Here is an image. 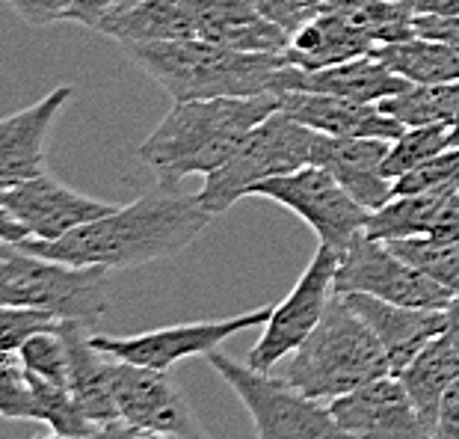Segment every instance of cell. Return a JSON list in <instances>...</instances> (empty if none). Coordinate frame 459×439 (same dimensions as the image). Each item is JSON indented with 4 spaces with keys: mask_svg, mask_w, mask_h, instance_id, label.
<instances>
[{
    "mask_svg": "<svg viewBox=\"0 0 459 439\" xmlns=\"http://www.w3.org/2000/svg\"><path fill=\"white\" fill-rule=\"evenodd\" d=\"M213 217L199 197L158 190L131 205L107 211L104 217L68 232L60 241H22L36 256L81 268L131 270L175 259L196 241Z\"/></svg>",
    "mask_w": 459,
    "mask_h": 439,
    "instance_id": "1",
    "label": "cell"
},
{
    "mask_svg": "<svg viewBox=\"0 0 459 439\" xmlns=\"http://www.w3.org/2000/svg\"><path fill=\"white\" fill-rule=\"evenodd\" d=\"M276 110L279 95L273 92L252 99L175 101L136 154L163 190H175L190 175H208L222 167L243 136Z\"/></svg>",
    "mask_w": 459,
    "mask_h": 439,
    "instance_id": "2",
    "label": "cell"
},
{
    "mask_svg": "<svg viewBox=\"0 0 459 439\" xmlns=\"http://www.w3.org/2000/svg\"><path fill=\"white\" fill-rule=\"evenodd\" d=\"M143 75H149L172 101L204 99H252L270 92L285 68V54H247L211 45L204 39L178 42L122 45Z\"/></svg>",
    "mask_w": 459,
    "mask_h": 439,
    "instance_id": "3",
    "label": "cell"
},
{
    "mask_svg": "<svg viewBox=\"0 0 459 439\" xmlns=\"http://www.w3.org/2000/svg\"><path fill=\"white\" fill-rule=\"evenodd\" d=\"M383 374H392L383 345L341 294H332L324 318L281 372L302 395L326 404Z\"/></svg>",
    "mask_w": 459,
    "mask_h": 439,
    "instance_id": "4",
    "label": "cell"
},
{
    "mask_svg": "<svg viewBox=\"0 0 459 439\" xmlns=\"http://www.w3.org/2000/svg\"><path fill=\"white\" fill-rule=\"evenodd\" d=\"M107 268H81L0 241V303L95 327L110 309Z\"/></svg>",
    "mask_w": 459,
    "mask_h": 439,
    "instance_id": "5",
    "label": "cell"
},
{
    "mask_svg": "<svg viewBox=\"0 0 459 439\" xmlns=\"http://www.w3.org/2000/svg\"><path fill=\"white\" fill-rule=\"evenodd\" d=\"M311 143H315V131L281 110L270 113L243 136L222 167L204 175L199 202L211 217H220L243 197H255L258 184L311 163Z\"/></svg>",
    "mask_w": 459,
    "mask_h": 439,
    "instance_id": "6",
    "label": "cell"
},
{
    "mask_svg": "<svg viewBox=\"0 0 459 439\" xmlns=\"http://www.w3.org/2000/svg\"><path fill=\"white\" fill-rule=\"evenodd\" d=\"M208 363L247 407L255 439H353L335 422L326 401L302 395L285 377L240 365L222 350H211Z\"/></svg>",
    "mask_w": 459,
    "mask_h": 439,
    "instance_id": "7",
    "label": "cell"
},
{
    "mask_svg": "<svg viewBox=\"0 0 459 439\" xmlns=\"http://www.w3.org/2000/svg\"><path fill=\"white\" fill-rule=\"evenodd\" d=\"M335 294H368L412 309H445L454 300L451 291L429 279L412 261L397 256L385 241L370 238L365 229L341 252Z\"/></svg>",
    "mask_w": 459,
    "mask_h": 439,
    "instance_id": "8",
    "label": "cell"
},
{
    "mask_svg": "<svg viewBox=\"0 0 459 439\" xmlns=\"http://www.w3.org/2000/svg\"><path fill=\"white\" fill-rule=\"evenodd\" d=\"M255 197L273 199L281 208L294 211L306 226L315 229L324 247L332 252H344L353 238L365 229L370 211L359 205L341 184L317 163H306L297 172L279 175L258 184Z\"/></svg>",
    "mask_w": 459,
    "mask_h": 439,
    "instance_id": "9",
    "label": "cell"
},
{
    "mask_svg": "<svg viewBox=\"0 0 459 439\" xmlns=\"http://www.w3.org/2000/svg\"><path fill=\"white\" fill-rule=\"evenodd\" d=\"M273 306H261L243 315L222 318V320H190V324H172L160 329H149V333L136 336H95L92 345L101 354L122 359V363L158 368V372H169L172 365L184 363L190 356H208L211 350H217L222 341L231 336L247 333L267 324Z\"/></svg>",
    "mask_w": 459,
    "mask_h": 439,
    "instance_id": "10",
    "label": "cell"
},
{
    "mask_svg": "<svg viewBox=\"0 0 459 439\" xmlns=\"http://www.w3.org/2000/svg\"><path fill=\"white\" fill-rule=\"evenodd\" d=\"M335 270L338 252L320 243L311 265L302 270L297 285L281 303L273 306L267 324H264L261 338L252 345L247 365L255 372H273L279 363L294 354V350L308 338L317 320L324 318V309L335 294Z\"/></svg>",
    "mask_w": 459,
    "mask_h": 439,
    "instance_id": "11",
    "label": "cell"
},
{
    "mask_svg": "<svg viewBox=\"0 0 459 439\" xmlns=\"http://www.w3.org/2000/svg\"><path fill=\"white\" fill-rule=\"evenodd\" d=\"M113 359V356H110ZM113 401L125 425L143 434H172L181 439H211L184 401L169 372L113 359Z\"/></svg>",
    "mask_w": 459,
    "mask_h": 439,
    "instance_id": "12",
    "label": "cell"
},
{
    "mask_svg": "<svg viewBox=\"0 0 459 439\" xmlns=\"http://www.w3.org/2000/svg\"><path fill=\"white\" fill-rule=\"evenodd\" d=\"M329 409L353 439H433L397 374H383L335 398Z\"/></svg>",
    "mask_w": 459,
    "mask_h": 439,
    "instance_id": "13",
    "label": "cell"
},
{
    "mask_svg": "<svg viewBox=\"0 0 459 439\" xmlns=\"http://www.w3.org/2000/svg\"><path fill=\"white\" fill-rule=\"evenodd\" d=\"M0 205L30 232L33 241H60L68 232L113 211V205L83 197V193L65 188L63 181L51 179L48 172L4 188Z\"/></svg>",
    "mask_w": 459,
    "mask_h": 439,
    "instance_id": "14",
    "label": "cell"
},
{
    "mask_svg": "<svg viewBox=\"0 0 459 439\" xmlns=\"http://www.w3.org/2000/svg\"><path fill=\"white\" fill-rule=\"evenodd\" d=\"M388 143L379 136H326L315 134L311 163L332 172L341 188L368 211H377L394 197V181L383 175Z\"/></svg>",
    "mask_w": 459,
    "mask_h": 439,
    "instance_id": "15",
    "label": "cell"
},
{
    "mask_svg": "<svg viewBox=\"0 0 459 439\" xmlns=\"http://www.w3.org/2000/svg\"><path fill=\"white\" fill-rule=\"evenodd\" d=\"M412 83L394 75L392 68L383 66L374 54L353 57V60L317 68V72H302V68L285 66L273 81L270 92H317V95H338V99L361 101V104H379L385 99H394Z\"/></svg>",
    "mask_w": 459,
    "mask_h": 439,
    "instance_id": "16",
    "label": "cell"
},
{
    "mask_svg": "<svg viewBox=\"0 0 459 439\" xmlns=\"http://www.w3.org/2000/svg\"><path fill=\"white\" fill-rule=\"evenodd\" d=\"M68 99L72 86L63 83L36 104L0 119V181L15 184L48 172V134Z\"/></svg>",
    "mask_w": 459,
    "mask_h": 439,
    "instance_id": "17",
    "label": "cell"
},
{
    "mask_svg": "<svg viewBox=\"0 0 459 439\" xmlns=\"http://www.w3.org/2000/svg\"><path fill=\"white\" fill-rule=\"evenodd\" d=\"M341 297L374 329V336L379 338V345H383L388 356V372L392 374L403 372L429 341L442 336L445 329V309L397 306L368 294H341Z\"/></svg>",
    "mask_w": 459,
    "mask_h": 439,
    "instance_id": "18",
    "label": "cell"
},
{
    "mask_svg": "<svg viewBox=\"0 0 459 439\" xmlns=\"http://www.w3.org/2000/svg\"><path fill=\"white\" fill-rule=\"evenodd\" d=\"M279 110L308 131L326 136H379L394 140L403 125L379 110V104H361L338 95L317 92H279Z\"/></svg>",
    "mask_w": 459,
    "mask_h": 439,
    "instance_id": "19",
    "label": "cell"
},
{
    "mask_svg": "<svg viewBox=\"0 0 459 439\" xmlns=\"http://www.w3.org/2000/svg\"><path fill=\"white\" fill-rule=\"evenodd\" d=\"M196 36L247 54H285L290 42V36L261 13L255 0H199Z\"/></svg>",
    "mask_w": 459,
    "mask_h": 439,
    "instance_id": "20",
    "label": "cell"
},
{
    "mask_svg": "<svg viewBox=\"0 0 459 439\" xmlns=\"http://www.w3.org/2000/svg\"><path fill=\"white\" fill-rule=\"evenodd\" d=\"M56 329H60L68 350V389H72L77 407L95 425L122 422L113 401V359L92 345V327L74 324V320H60Z\"/></svg>",
    "mask_w": 459,
    "mask_h": 439,
    "instance_id": "21",
    "label": "cell"
},
{
    "mask_svg": "<svg viewBox=\"0 0 459 439\" xmlns=\"http://www.w3.org/2000/svg\"><path fill=\"white\" fill-rule=\"evenodd\" d=\"M199 0H140L128 9L110 13L99 24V33L116 39L119 45L145 42H178L196 39Z\"/></svg>",
    "mask_w": 459,
    "mask_h": 439,
    "instance_id": "22",
    "label": "cell"
},
{
    "mask_svg": "<svg viewBox=\"0 0 459 439\" xmlns=\"http://www.w3.org/2000/svg\"><path fill=\"white\" fill-rule=\"evenodd\" d=\"M365 54H374V45L359 31H353L344 18L332 13V9L315 4V15L290 36V42L285 48V63L302 68V72H317V68L353 60V57H365Z\"/></svg>",
    "mask_w": 459,
    "mask_h": 439,
    "instance_id": "23",
    "label": "cell"
},
{
    "mask_svg": "<svg viewBox=\"0 0 459 439\" xmlns=\"http://www.w3.org/2000/svg\"><path fill=\"white\" fill-rule=\"evenodd\" d=\"M397 377L409 398H412V404L418 407L427 427L433 431L445 392L459 380V350L451 345V338L445 333L436 336Z\"/></svg>",
    "mask_w": 459,
    "mask_h": 439,
    "instance_id": "24",
    "label": "cell"
},
{
    "mask_svg": "<svg viewBox=\"0 0 459 439\" xmlns=\"http://www.w3.org/2000/svg\"><path fill=\"white\" fill-rule=\"evenodd\" d=\"M459 184H442V188L424 190V193H403V197H392L383 208L370 211V217L365 223V232L377 241H403V238H427L433 235L436 220L442 214V205L447 199V193Z\"/></svg>",
    "mask_w": 459,
    "mask_h": 439,
    "instance_id": "25",
    "label": "cell"
},
{
    "mask_svg": "<svg viewBox=\"0 0 459 439\" xmlns=\"http://www.w3.org/2000/svg\"><path fill=\"white\" fill-rule=\"evenodd\" d=\"M374 57L412 86L459 81V54H454L447 45L433 42V39H424L418 33L403 39V42L377 45Z\"/></svg>",
    "mask_w": 459,
    "mask_h": 439,
    "instance_id": "26",
    "label": "cell"
},
{
    "mask_svg": "<svg viewBox=\"0 0 459 439\" xmlns=\"http://www.w3.org/2000/svg\"><path fill=\"white\" fill-rule=\"evenodd\" d=\"M317 6L341 15L374 48L415 36L412 0H400V4H388V0H317Z\"/></svg>",
    "mask_w": 459,
    "mask_h": 439,
    "instance_id": "27",
    "label": "cell"
},
{
    "mask_svg": "<svg viewBox=\"0 0 459 439\" xmlns=\"http://www.w3.org/2000/svg\"><path fill=\"white\" fill-rule=\"evenodd\" d=\"M379 110L397 119L403 128L412 125H451L459 116V81L436 86H409L394 99L379 101Z\"/></svg>",
    "mask_w": 459,
    "mask_h": 439,
    "instance_id": "28",
    "label": "cell"
},
{
    "mask_svg": "<svg viewBox=\"0 0 459 439\" xmlns=\"http://www.w3.org/2000/svg\"><path fill=\"white\" fill-rule=\"evenodd\" d=\"M33 389V404H36V422H45L54 434H68V436H86L95 434L104 425H95L92 418L77 407L72 389L54 380H42L27 374Z\"/></svg>",
    "mask_w": 459,
    "mask_h": 439,
    "instance_id": "29",
    "label": "cell"
},
{
    "mask_svg": "<svg viewBox=\"0 0 459 439\" xmlns=\"http://www.w3.org/2000/svg\"><path fill=\"white\" fill-rule=\"evenodd\" d=\"M451 149V128L447 125H412L388 143V154L383 161V175L397 181L400 175L412 172L424 161L436 158L438 152Z\"/></svg>",
    "mask_w": 459,
    "mask_h": 439,
    "instance_id": "30",
    "label": "cell"
},
{
    "mask_svg": "<svg viewBox=\"0 0 459 439\" xmlns=\"http://www.w3.org/2000/svg\"><path fill=\"white\" fill-rule=\"evenodd\" d=\"M397 256L412 261L418 270H424L429 279L459 297V241L438 238H403L388 243Z\"/></svg>",
    "mask_w": 459,
    "mask_h": 439,
    "instance_id": "31",
    "label": "cell"
},
{
    "mask_svg": "<svg viewBox=\"0 0 459 439\" xmlns=\"http://www.w3.org/2000/svg\"><path fill=\"white\" fill-rule=\"evenodd\" d=\"M18 356H22V365L27 374L68 386V350L56 327L42 329V333L27 338L22 350H18Z\"/></svg>",
    "mask_w": 459,
    "mask_h": 439,
    "instance_id": "32",
    "label": "cell"
},
{
    "mask_svg": "<svg viewBox=\"0 0 459 439\" xmlns=\"http://www.w3.org/2000/svg\"><path fill=\"white\" fill-rule=\"evenodd\" d=\"M0 418H30L36 422L33 389L18 354H0Z\"/></svg>",
    "mask_w": 459,
    "mask_h": 439,
    "instance_id": "33",
    "label": "cell"
},
{
    "mask_svg": "<svg viewBox=\"0 0 459 439\" xmlns=\"http://www.w3.org/2000/svg\"><path fill=\"white\" fill-rule=\"evenodd\" d=\"M459 179V145L438 152L436 158L424 161L421 167H415L412 172L400 175L394 181V197H403V193H424L433 188H442V184H451Z\"/></svg>",
    "mask_w": 459,
    "mask_h": 439,
    "instance_id": "34",
    "label": "cell"
},
{
    "mask_svg": "<svg viewBox=\"0 0 459 439\" xmlns=\"http://www.w3.org/2000/svg\"><path fill=\"white\" fill-rule=\"evenodd\" d=\"M56 324L60 320H54L45 312L0 303V354H18L27 338L42 333V329H54Z\"/></svg>",
    "mask_w": 459,
    "mask_h": 439,
    "instance_id": "35",
    "label": "cell"
},
{
    "mask_svg": "<svg viewBox=\"0 0 459 439\" xmlns=\"http://www.w3.org/2000/svg\"><path fill=\"white\" fill-rule=\"evenodd\" d=\"M4 4L30 27H48L56 22H65L68 9H72L77 0H4Z\"/></svg>",
    "mask_w": 459,
    "mask_h": 439,
    "instance_id": "36",
    "label": "cell"
},
{
    "mask_svg": "<svg viewBox=\"0 0 459 439\" xmlns=\"http://www.w3.org/2000/svg\"><path fill=\"white\" fill-rule=\"evenodd\" d=\"M258 9L270 18L273 24H279L288 36H294L302 24L315 15V0H255Z\"/></svg>",
    "mask_w": 459,
    "mask_h": 439,
    "instance_id": "37",
    "label": "cell"
},
{
    "mask_svg": "<svg viewBox=\"0 0 459 439\" xmlns=\"http://www.w3.org/2000/svg\"><path fill=\"white\" fill-rule=\"evenodd\" d=\"M415 33L433 42H442L459 54V13L456 15H433V13H418L415 15Z\"/></svg>",
    "mask_w": 459,
    "mask_h": 439,
    "instance_id": "38",
    "label": "cell"
},
{
    "mask_svg": "<svg viewBox=\"0 0 459 439\" xmlns=\"http://www.w3.org/2000/svg\"><path fill=\"white\" fill-rule=\"evenodd\" d=\"M433 439H459V380L447 389L438 407Z\"/></svg>",
    "mask_w": 459,
    "mask_h": 439,
    "instance_id": "39",
    "label": "cell"
},
{
    "mask_svg": "<svg viewBox=\"0 0 459 439\" xmlns=\"http://www.w3.org/2000/svg\"><path fill=\"white\" fill-rule=\"evenodd\" d=\"M116 4H119V0H77V4L68 9L65 22H74L81 27H90V31H99V24L113 13Z\"/></svg>",
    "mask_w": 459,
    "mask_h": 439,
    "instance_id": "40",
    "label": "cell"
},
{
    "mask_svg": "<svg viewBox=\"0 0 459 439\" xmlns=\"http://www.w3.org/2000/svg\"><path fill=\"white\" fill-rule=\"evenodd\" d=\"M136 427L125 425V422H113V425H104L99 427L95 434H86V436H68V434H45V436H33V439H125L128 434H134Z\"/></svg>",
    "mask_w": 459,
    "mask_h": 439,
    "instance_id": "41",
    "label": "cell"
},
{
    "mask_svg": "<svg viewBox=\"0 0 459 439\" xmlns=\"http://www.w3.org/2000/svg\"><path fill=\"white\" fill-rule=\"evenodd\" d=\"M30 238V232H27L22 223H18L13 214H9L4 205H0V241H6V243H22Z\"/></svg>",
    "mask_w": 459,
    "mask_h": 439,
    "instance_id": "42",
    "label": "cell"
},
{
    "mask_svg": "<svg viewBox=\"0 0 459 439\" xmlns=\"http://www.w3.org/2000/svg\"><path fill=\"white\" fill-rule=\"evenodd\" d=\"M415 15L418 13H433V15H456L459 0H412Z\"/></svg>",
    "mask_w": 459,
    "mask_h": 439,
    "instance_id": "43",
    "label": "cell"
},
{
    "mask_svg": "<svg viewBox=\"0 0 459 439\" xmlns=\"http://www.w3.org/2000/svg\"><path fill=\"white\" fill-rule=\"evenodd\" d=\"M442 333L451 338V345L459 350V297H454L451 303L445 306V329Z\"/></svg>",
    "mask_w": 459,
    "mask_h": 439,
    "instance_id": "44",
    "label": "cell"
},
{
    "mask_svg": "<svg viewBox=\"0 0 459 439\" xmlns=\"http://www.w3.org/2000/svg\"><path fill=\"white\" fill-rule=\"evenodd\" d=\"M134 4H140V0H119V4H116V9H113V13H119V9H128V6H134Z\"/></svg>",
    "mask_w": 459,
    "mask_h": 439,
    "instance_id": "45",
    "label": "cell"
},
{
    "mask_svg": "<svg viewBox=\"0 0 459 439\" xmlns=\"http://www.w3.org/2000/svg\"><path fill=\"white\" fill-rule=\"evenodd\" d=\"M315 4H317V0H315ZM388 4H400V0H388Z\"/></svg>",
    "mask_w": 459,
    "mask_h": 439,
    "instance_id": "46",
    "label": "cell"
},
{
    "mask_svg": "<svg viewBox=\"0 0 459 439\" xmlns=\"http://www.w3.org/2000/svg\"><path fill=\"white\" fill-rule=\"evenodd\" d=\"M4 188H9V184H4V181H0V190H4Z\"/></svg>",
    "mask_w": 459,
    "mask_h": 439,
    "instance_id": "47",
    "label": "cell"
}]
</instances>
